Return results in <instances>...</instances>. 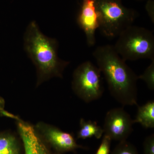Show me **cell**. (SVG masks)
<instances>
[{"mask_svg":"<svg viewBox=\"0 0 154 154\" xmlns=\"http://www.w3.org/2000/svg\"><path fill=\"white\" fill-rule=\"evenodd\" d=\"M93 55L115 100L123 106L137 105L138 76L117 53L113 45L99 46Z\"/></svg>","mask_w":154,"mask_h":154,"instance_id":"1","label":"cell"},{"mask_svg":"<svg viewBox=\"0 0 154 154\" xmlns=\"http://www.w3.org/2000/svg\"><path fill=\"white\" fill-rule=\"evenodd\" d=\"M58 42L45 35L35 21L28 25L24 36V48L36 68V87L54 77L63 78L69 62L58 56Z\"/></svg>","mask_w":154,"mask_h":154,"instance_id":"2","label":"cell"},{"mask_svg":"<svg viewBox=\"0 0 154 154\" xmlns=\"http://www.w3.org/2000/svg\"><path fill=\"white\" fill-rule=\"evenodd\" d=\"M99 18V29L108 38L117 37L132 25L138 13L123 5L122 0H95Z\"/></svg>","mask_w":154,"mask_h":154,"instance_id":"3","label":"cell"},{"mask_svg":"<svg viewBox=\"0 0 154 154\" xmlns=\"http://www.w3.org/2000/svg\"><path fill=\"white\" fill-rule=\"evenodd\" d=\"M114 48L125 61L154 60V36L150 30L131 25L118 36Z\"/></svg>","mask_w":154,"mask_h":154,"instance_id":"4","label":"cell"},{"mask_svg":"<svg viewBox=\"0 0 154 154\" xmlns=\"http://www.w3.org/2000/svg\"><path fill=\"white\" fill-rule=\"evenodd\" d=\"M72 87L75 94L86 103L100 99L104 87L99 68L89 61L81 64L74 71Z\"/></svg>","mask_w":154,"mask_h":154,"instance_id":"5","label":"cell"},{"mask_svg":"<svg viewBox=\"0 0 154 154\" xmlns=\"http://www.w3.org/2000/svg\"><path fill=\"white\" fill-rule=\"evenodd\" d=\"M34 126L42 140L54 150L56 154L74 152L79 149H88L78 144L72 134L63 131L54 125L39 122Z\"/></svg>","mask_w":154,"mask_h":154,"instance_id":"6","label":"cell"},{"mask_svg":"<svg viewBox=\"0 0 154 154\" xmlns=\"http://www.w3.org/2000/svg\"><path fill=\"white\" fill-rule=\"evenodd\" d=\"M134 120L123 108H113L107 112L103 126L104 134L111 140H126L133 131Z\"/></svg>","mask_w":154,"mask_h":154,"instance_id":"7","label":"cell"},{"mask_svg":"<svg viewBox=\"0 0 154 154\" xmlns=\"http://www.w3.org/2000/svg\"><path fill=\"white\" fill-rule=\"evenodd\" d=\"M77 22L85 34L87 44L89 46H94L96 42V30L99 27V15L95 0H82Z\"/></svg>","mask_w":154,"mask_h":154,"instance_id":"8","label":"cell"},{"mask_svg":"<svg viewBox=\"0 0 154 154\" xmlns=\"http://www.w3.org/2000/svg\"><path fill=\"white\" fill-rule=\"evenodd\" d=\"M16 121L25 154H53L36 132L33 125L21 119Z\"/></svg>","mask_w":154,"mask_h":154,"instance_id":"9","label":"cell"},{"mask_svg":"<svg viewBox=\"0 0 154 154\" xmlns=\"http://www.w3.org/2000/svg\"><path fill=\"white\" fill-rule=\"evenodd\" d=\"M135 123H139L146 128H154V102L149 101L142 106H138Z\"/></svg>","mask_w":154,"mask_h":154,"instance_id":"10","label":"cell"},{"mask_svg":"<svg viewBox=\"0 0 154 154\" xmlns=\"http://www.w3.org/2000/svg\"><path fill=\"white\" fill-rule=\"evenodd\" d=\"M0 154H21L19 141L14 134L0 132Z\"/></svg>","mask_w":154,"mask_h":154,"instance_id":"11","label":"cell"},{"mask_svg":"<svg viewBox=\"0 0 154 154\" xmlns=\"http://www.w3.org/2000/svg\"><path fill=\"white\" fill-rule=\"evenodd\" d=\"M80 129L77 134V138L86 139L92 137L100 139L104 134L103 128L99 126L96 122L86 121L81 118L80 120Z\"/></svg>","mask_w":154,"mask_h":154,"instance_id":"12","label":"cell"},{"mask_svg":"<svg viewBox=\"0 0 154 154\" xmlns=\"http://www.w3.org/2000/svg\"><path fill=\"white\" fill-rule=\"evenodd\" d=\"M111 154H139L137 149L132 143L126 140L119 142Z\"/></svg>","mask_w":154,"mask_h":154,"instance_id":"13","label":"cell"},{"mask_svg":"<svg viewBox=\"0 0 154 154\" xmlns=\"http://www.w3.org/2000/svg\"><path fill=\"white\" fill-rule=\"evenodd\" d=\"M138 79L143 81L148 88L151 91L154 90V60L146 69L143 74L138 76Z\"/></svg>","mask_w":154,"mask_h":154,"instance_id":"14","label":"cell"},{"mask_svg":"<svg viewBox=\"0 0 154 154\" xmlns=\"http://www.w3.org/2000/svg\"><path fill=\"white\" fill-rule=\"evenodd\" d=\"M111 139L109 137L104 134L102 142L96 154H109L110 152Z\"/></svg>","mask_w":154,"mask_h":154,"instance_id":"15","label":"cell"},{"mask_svg":"<svg viewBox=\"0 0 154 154\" xmlns=\"http://www.w3.org/2000/svg\"><path fill=\"white\" fill-rule=\"evenodd\" d=\"M143 154H154V134L147 137L143 142Z\"/></svg>","mask_w":154,"mask_h":154,"instance_id":"16","label":"cell"},{"mask_svg":"<svg viewBox=\"0 0 154 154\" xmlns=\"http://www.w3.org/2000/svg\"><path fill=\"white\" fill-rule=\"evenodd\" d=\"M146 10L153 24L154 23V2L153 0H147Z\"/></svg>","mask_w":154,"mask_h":154,"instance_id":"17","label":"cell"},{"mask_svg":"<svg viewBox=\"0 0 154 154\" xmlns=\"http://www.w3.org/2000/svg\"><path fill=\"white\" fill-rule=\"evenodd\" d=\"M0 116H4V117L13 119L16 120V121L20 119V117H19V116L14 115V114L8 112V111H6V110H5V109H3V110H1L0 111Z\"/></svg>","mask_w":154,"mask_h":154,"instance_id":"18","label":"cell"},{"mask_svg":"<svg viewBox=\"0 0 154 154\" xmlns=\"http://www.w3.org/2000/svg\"><path fill=\"white\" fill-rule=\"evenodd\" d=\"M5 101L2 97L0 96V111L5 109Z\"/></svg>","mask_w":154,"mask_h":154,"instance_id":"19","label":"cell"},{"mask_svg":"<svg viewBox=\"0 0 154 154\" xmlns=\"http://www.w3.org/2000/svg\"><path fill=\"white\" fill-rule=\"evenodd\" d=\"M135 1H138V2H143V1H147V0H135Z\"/></svg>","mask_w":154,"mask_h":154,"instance_id":"20","label":"cell"}]
</instances>
